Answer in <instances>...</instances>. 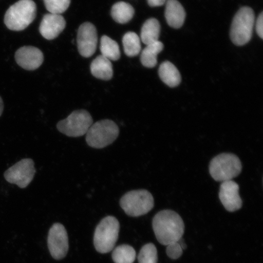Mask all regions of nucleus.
Wrapping results in <instances>:
<instances>
[{"label": "nucleus", "mask_w": 263, "mask_h": 263, "mask_svg": "<svg viewBox=\"0 0 263 263\" xmlns=\"http://www.w3.org/2000/svg\"><path fill=\"white\" fill-rule=\"evenodd\" d=\"M153 228L157 241L164 246L179 241L185 231V224L179 214L168 210L156 214Z\"/></svg>", "instance_id": "1"}, {"label": "nucleus", "mask_w": 263, "mask_h": 263, "mask_svg": "<svg viewBox=\"0 0 263 263\" xmlns=\"http://www.w3.org/2000/svg\"><path fill=\"white\" fill-rule=\"evenodd\" d=\"M36 14L37 6L32 0H20L6 11L5 24L10 30L23 31L34 21Z\"/></svg>", "instance_id": "2"}, {"label": "nucleus", "mask_w": 263, "mask_h": 263, "mask_svg": "<svg viewBox=\"0 0 263 263\" xmlns=\"http://www.w3.org/2000/svg\"><path fill=\"white\" fill-rule=\"evenodd\" d=\"M120 223L114 216H108L101 220L95 229L93 242L95 249L101 254L112 251L118 238Z\"/></svg>", "instance_id": "3"}, {"label": "nucleus", "mask_w": 263, "mask_h": 263, "mask_svg": "<svg viewBox=\"0 0 263 263\" xmlns=\"http://www.w3.org/2000/svg\"><path fill=\"white\" fill-rule=\"evenodd\" d=\"M117 124L110 120H103L93 123L86 134L88 145L95 149L109 146L119 136Z\"/></svg>", "instance_id": "4"}, {"label": "nucleus", "mask_w": 263, "mask_h": 263, "mask_svg": "<svg viewBox=\"0 0 263 263\" xmlns=\"http://www.w3.org/2000/svg\"><path fill=\"white\" fill-rule=\"evenodd\" d=\"M210 173L218 182L232 180L242 171V164L235 154L223 153L214 157L210 163Z\"/></svg>", "instance_id": "5"}, {"label": "nucleus", "mask_w": 263, "mask_h": 263, "mask_svg": "<svg viewBox=\"0 0 263 263\" xmlns=\"http://www.w3.org/2000/svg\"><path fill=\"white\" fill-rule=\"evenodd\" d=\"M254 24L253 10L249 7L240 9L233 18L230 29V37L233 44L242 46L251 41Z\"/></svg>", "instance_id": "6"}, {"label": "nucleus", "mask_w": 263, "mask_h": 263, "mask_svg": "<svg viewBox=\"0 0 263 263\" xmlns=\"http://www.w3.org/2000/svg\"><path fill=\"white\" fill-rule=\"evenodd\" d=\"M120 204L128 216L139 217L146 215L153 209L154 200L147 190H134L121 197Z\"/></svg>", "instance_id": "7"}, {"label": "nucleus", "mask_w": 263, "mask_h": 263, "mask_svg": "<svg viewBox=\"0 0 263 263\" xmlns=\"http://www.w3.org/2000/svg\"><path fill=\"white\" fill-rule=\"evenodd\" d=\"M93 122V118L88 111L77 110L66 119L59 121L57 129L68 137H79L87 134Z\"/></svg>", "instance_id": "8"}, {"label": "nucleus", "mask_w": 263, "mask_h": 263, "mask_svg": "<svg viewBox=\"0 0 263 263\" xmlns=\"http://www.w3.org/2000/svg\"><path fill=\"white\" fill-rule=\"evenodd\" d=\"M35 174L34 162L31 159H24L6 171L5 178L8 182L25 189L32 182Z\"/></svg>", "instance_id": "9"}, {"label": "nucleus", "mask_w": 263, "mask_h": 263, "mask_svg": "<svg viewBox=\"0 0 263 263\" xmlns=\"http://www.w3.org/2000/svg\"><path fill=\"white\" fill-rule=\"evenodd\" d=\"M48 246L52 258L57 260L63 259L69 249L68 237L65 227L60 223H55L49 229Z\"/></svg>", "instance_id": "10"}, {"label": "nucleus", "mask_w": 263, "mask_h": 263, "mask_svg": "<svg viewBox=\"0 0 263 263\" xmlns=\"http://www.w3.org/2000/svg\"><path fill=\"white\" fill-rule=\"evenodd\" d=\"M98 44L97 28L90 22H85L78 29L77 45L78 51L84 58H90L96 52Z\"/></svg>", "instance_id": "11"}, {"label": "nucleus", "mask_w": 263, "mask_h": 263, "mask_svg": "<svg viewBox=\"0 0 263 263\" xmlns=\"http://www.w3.org/2000/svg\"><path fill=\"white\" fill-rule=\"evenodd\" d=\"M239 186L233 180L223 182L220 187L219 197L224 208L230 212L241 208L242 201L239 194Z\"/></svg>", "instance_id": "12"}, {"label": "nucleus", "mask_w": 263, "mask_h": 263, "mask_svg": "<svg viewBox=\"0 0 263 263\" xmlns=\"http://www.w3.org/2000/svg\"><path fill=\"white\" fill-rule=\"evenodd\" d=\"M16 63L25 70H35L44 62V57L41 49L31 46L19 48L15 52Z\"/></svg>", "instance_id": "13"}, {"label": "nucleus", "mask_w": 263, "mask_h": 263, "mask_svg": "<svg viewBox=\"0 0 263 263\" xmlns=\"http://www.w3.org/2000/svg\"><path fill=\"white\" fill-rule=\"evenodd\" d=\"M66 22L64 16L49 13L43 17L39 31L45 39L53 40L64 30Z\"/></svg>", "instance_id": "14"}, {"label": "nucleus", "mask_w": 263, "mask_h": 263, "mask_svg": "<svg viewBox=\"0 0 263 263\" xmlns=\"http://www.w3.org/2000/svg\"><path fill=\"white\" fill-rule=\"evenodd\" d=\"M164 14L167 24L173 28L182 27L185 22V10L177 0H167Z\"/></svg>", "instance_id": "15"}, {"label": "nucleus", "mask_w": 263, "mask_h": 263, "mask_svg": "<svg viewBox=\"0 0 263 263\" xmlns=\"http://www.w3.org/2000/svg\"><path fill=\"white\" fill-rule=\"evenodd\" d=\"M92 75L104 81H108L113 77V65L110 60L100 55L94 59L90 65Z\"/></svg>", "instance_id": "16"}, {"label": "nucleus", "mask_w": 263, "mask_h": 263, "mask_svg": "<svg viewBox=\"0 0 263 263\" xmlns=\"http://www.w3.org/2000/svg\"><path fill=\"white\" fill-rule=\"evenodd\" d=\"M159 77L164 84L170 87H175L181 82V76L177 68L172 62L166 61L160 65Z\"/></svg>", "instance_id": "17"}, {"label": "nucleus", "mask_w": 263, "mask_h": 263, "mask_svg": "<svg viewBox=\"0 0 263 263\" xmlns=\"http://www.w3.org/2000/svg\"><path fill=\"white\" fill-rule=\"evenodd\" d=\"M160 33V25L159 21L156 18L148 19L141 28V41L146 45L159 41Z\"/></svg>", "instance_id": "18"}, {"label": "nucleus", "mask_w": 263, "mask_h": 263, "mask_svg": "<svg viewBox=\"0 0 263 263\" xmlns=\"http://www.w3.org/2000/svg\"><path fill=\"white\" fill-rule=\"evenodd\" d=\"M164 48L162 42L157 41L146 45L141 54V62L144 67L153 68L157 64V55Z\"/></svg>", "instance_id": "19"}, {"label": "nucleus", "mask_w": 263, "mask_h": 263, "mask_svg": "<svg viewBox=\"0 0 263 263\" xmlns=\"http://www.w3.org/2000/svg\"><path fill=\"white\" fill-rule=\"evenodd\" d=\"M134 9L129 3L120 2L114 5L111 9V15L114 21L120 24H125L133 18Z\"/></svg>", "instance_id": "20"}, {"label": "nucleus", "mask_w": 263, "mask_h": 263, "mask_svg": "<svg viewBox=\"0 0 263 263\" xmlns=\"http://www.w3.org/2000/svg\"><path fill=\"white\" fill-rule=\"evenodd\" d=\"M100 51L101 55L110 61H116L120 58L119 45L117 42L107 35H103L101 39Z\"/></svg>", "instance_id": "21"}, {"label": "nucleus", "mask_w": 263, "mask_h": 263, "mask_svg": "<svg viewBox=\"0 0 263 263\" xmlns=\"http://www.w3.org/2000/svg\"><path fill=\"white\" fill-rule=\"evenodd\" d=\"M125 54L129 57H136L141 51V41L136 33L128 32L123 38Z\"/></svg>", "instance_id": "22"}, {"label": "nucleus", "mask_w": 263, "mask_h": 263, "mask_svg": "<svg viewBox=\"0 0 263 263\" xmlns=\"http://www.w3.org/2000/svg\"><path fill=\"white\" fill-rule=\"evenodd\" d=\"M112 259L115 263H133L136 258V252L133 247L121 245L114 249Z\"/></svg>", "instance_id": "23"}, {"label": "nucleus", "mask_w": 263, "mask_h": 263, "mask_svg": "<svg viewBox=\"0 0 263 263\" xmlns=\"http://www.w3.org/2000/svg\"><path fill=\"white\" fill-rule=\"evenodd\" d=\"M138 260L139 263H157V248L153 243L144 245L140 250Z\"/></svg>", "instance_id": "24"}, {"label": "nucleus", "mask_w": 263, "mask_h": 263, "mask_svg": "<svg viewBox=\"0 0 263 263\" xmlns=\"http://www.w3.org/2000/svg\"><path fill=\"white\" fill-rule=\"evenodd\" d=\"M46 9L51 14H61L70 6L71 0H44Z\"/></svg>", "instance_id": "25"}, {"label": "nucleus", "mask_w": 263, "mask_h": 263, "mask_svg": "<svg viewBox=\"0 0 263 263\" xmlns=\"http://www.w3.org/2000/svg\"><path fill=\"white\" fill-rule=\"evenodd\" d=\"M166 246V254L170 258L176 259L182 256L183 249L179 241L172 243Z\"/></svg>", "instance_id": "26"}, {"label": "nucleus", "mask_w": 263, "mask_h": 263, "mask_svg": "<svg viewBox=\"0 0 263 263\" xmlns=\"http://www.w3.org/2000/svg\"><path fill=\"white\" fill-rule=\"evenodd\" d=\"M256 31L261 39L263 38V13L259 15L256 22Z\"/></svg>", "instance_id": "27"}, {"label": "nucleus", "mask_w": 263, "mask_h": 263, "mask_svg": "<svg viewBox=\"0 0 263 263\" xmlns=\"http://www.w3.org/2000/svg\"><path fill=\"white\" fill-rule=\"evenodd\" d=\"M166 0H147L148 4L151 7H158L165 4Z\"/></svg>", "instance_id": "28"}, {"label": "nucleus", "mask_w": 263, "mask_h": 263, "mask_svg": "<svg viewBox=\"0 0 263 263\" xmlns=\"http://www.w3.org/2000/svg\"><path fill=\"white\" fill-rule=\"evenodd\" d=\"M3 109H4V104H3L2 98L0 97V117L2 116Z\"/></svg>", "instance_id": "29"}]
</instances>
